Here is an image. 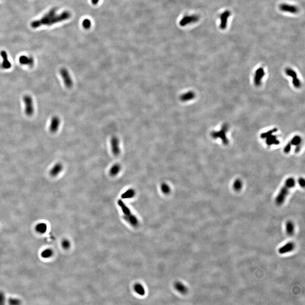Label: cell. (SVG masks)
I'll return each mask as SVG.
<instances>
[{
    "label": "cell",
    "mask_w": 305,
    "mask_h": 305,
    "mask_svg": "<svg viewBox=\"0 0 305 305\" xmlns=\"http://www.w3.org/2000/svg\"><path fill=\"white\" fill-rule=\"evenodd\" d=\"M70 17V13L68 11H64L61 13L58 14L55 9H52L41 18L33 21L31 23V26L33 29H36L43 25L50 26L66 21Z\"/></svg>",
    "instance_id": "6da1fadb"
},
{
    "label": "cell",
    "mask_w": 305,
    "mask_h": 305,
    "mask_svg": "<svg viewBox=\"0 0 305 305\" xmlns=\"http://www.w3.org/2000/svg\"><path fill=\"white\" fill-rule=\"evenodd\" d=\"M295 185V181L294 178L290 177L287 179L284 185L280 191L276 199V202L278 205L283 204L287 196L291 189L293 188Z\"/></svg>",
    "instance_id": "7a4b0ae2"
},
{
    "label": "cell",
    "mask_w": 305,
    "mask_h": 305,
    "mask_svg": "<svg viewBox=\"0 0 305 305\" xmlns=\"http://www.w3.org/2000/svg\"><path fill=\"white\" fill-rule=\"evenodd\" d=\"M118 203L122 210L125 219L132 226H137L138 225L137 219L131 213L130 210L127 207V205L121 200H118Z\"/></svg>",
    "instance_id": "3957f363"
},
{
    "label": "cell",
    "mask_w": 305,
    "mask_h": 305,
    "mask_svg": "<svg viewBox=\"0 0 305 305\" xmlns=\"http://www.w3.org/2000/svg\"><path fill=\"white\" fill-rule=\"evenodd\" d=\"M277 131L276 129H273L266 132L261 134V137L262 139H266V143L269 146L272 145H277L279 144V140L277 138L276 136L273 135V133Z\"/></svg>",
    "instance_id": "277c9868"
},
{
    "label": "cell",
    "mask_w": 305,
    "mask_h": 305,
    "mask_svg": "<svg viewBox=\"0 0 305 305\" xmlns=\"http://www.w3.org/2000/svg\"><path fill=\"white\" fill-rule=\"evenodd\" d=\"M228 130V126L225 124L222 126L221 130L218 131H215L211 133V136L213 138H220L222 143L225 145H228L229 141L227 137L226 133Z\"/></svg>",
    "instance_id": "5b68a950"
},
{
    "label": "cell",
    "mask_w": 305,
    "mask_h": 305,
    "mask_svg": "<svg viewBox=\"0 0 305 305\" xmlns=\"http://www.w3.org/2000/svg\"><path fill=\"white\" fill-rule=\"evenodd\" d=\"M59 73L65 86L69 88H72L73 85V81L68 71L65 68H62L59 70Z\"/></svg>",
    "instance_id": "8992f818"
},
{
    "label": "cell",
    "mask_w": 305,
    "mask_h": 305,
    "mask_svg": "<svg viewBox=\"0 0 305 305\" xmlns=\"http://www.w3.org/2000/svg\"><path fill=\"white\" fill-rule=\"evenodd\" d=\"M25 105V113L28 116H31L34 112V108L32 98L29 95H26L23 98Z\"/></svg>",
    "instance_id": "52a82bcc"
},
{
    "label": "cell",
    "mask_w": 305,
    "mask_h": 305,
    "mask_svg": "<svg viewBox=\"0 0 305 305\" xmlns=\"http://www.w3.org/2000/svg\"><path fill=\"white\" fill-rule=\"evenodd\" d=\"M285 72L287 76L292 78V83H293V86L296 88H300L301 86V82L297 77L296 72L294 70L290 68L286 69Z\"/></svg>",
    "instance_id": "ba28073f"
},
{
    "label": "cell",
    "mask_w": 305,
    "mask_h": 305,
    "mask_svg": "<svg viewBox=\"0 0 305 305\" xmlns=\"http://www.w3.org/2000/svg\"><path fill=\"white\" fill-rule=\"evenodd\" d=\"M265 76V72L262 67L258 68L255 72L254 76V83L255 86L259 87L261 84L262 79Z\"/></svg>",
    "instance_id": "9c48e42d"
},
{
    "label": "cell",
    "mask_w": 305,
    "mask_h": 305,
    "mask_svg": "<svg viewBox=\"0 0 305 305\" xmlns=\"http://www.w3.org/2000/svg\"><path fill=\"white\" fill-rule=\"evenodd\" d=\"M111 147V151L114 156H118L120 153V141L117 137H112L110 140Z\"/></svg>",
    "instance_id": "30bf717a"
},
{
    "label": "cell",
    "mask_w": 305,
    "mask_h": 305,
    "mask_svg": "<svg viewBox=\"0 0 305 305\" xmlns=\"http://www.w3.org/2000/svg\"><path fill=\"white\" fill-rule=\"evenodd\" d=\"M199 19V18L196 15H186L181 20L179 24L181 26H186L191 23L196 22Z\"/></svg>",
    "instance_id": "8fae6325"
},
{
    "label": "cell",
    "mask_w": 305,
    "mask_h": 305,
    "mask_svg": "<svg viewBox=\"0 0 305 305\" xmlns=\"http://www.w3.org/2000/svg\"><path fill=\"white\" fill-rule=\"evenodd\" d=\"M60 124V120L59 118L57 116H54L53 117L51 121L50 125V131L51 133H56L59 129Z\"/></svg>",
    "instance_id": "7c38bea8"
},
{
    "label": "cell",
    "mask_w": 305,
    "mask_h": 305,
    "mask_svg": "<svg viewBox=\"0 0 305 305\" xmlns=\"http://www.w3.org/2000/svg\"><path fill=\"white\" fill-rule=\"evenodd\" d=\"M230 12L228 10H226L222 13V14L220 15V27L222 30L225 29H226L227 25L228 20L229 16H230Z\"/></svg>",
    "instance_id": "4fadbf2b"
},
{
    "label": "cell",
    "mask_w": 305,
    "mask_h": 305,
    "mask_svg": "<svg viewBox=\"0 0 305 305\" xmlns=\"http://www.w3.org/2000/svg\"><path fill=\"white\" fill-rule=\"evenodd\" d=\"M295 245L293 242H289L280 248L278 252L280 254H284L291 252L295 249Z\"/></svg>",
    "instance_id": "5bb4252c"
},
{
    "label": "cell",
    "mask_w": 305,
    "mask_h": 305,
    "mask_svg": "<svg viewBox=\"0 0 305 305\" xmlns=\"http://www.w3.org/2000/svg\"><path fill=\"white\" fill-rule=\"evenodd\" d=\"M1 55L3 59L2 63L1 66L4 69H9L11 68L12 64L8 59V55L5 51L1 52Z\"/></svg>",
    "instance_id": "9a60e30c"
},
{
    "label": "cell",
    "mask_w": 305,
    "mask_h": 305,
    "mask_svg": "<svg viewBox=\"0 0 305 305\" xmlns=\"http://www.w3.org/2000/svg\"><path fill=\"white\" fill-rule=\"evenodd\" d=\"M280 9L284 12L292 14L296 13L298 12V9L296 6L285 3L281 4L280 6Z\"/></svg>",
    "instance_id": "2e32d148"
},
{
    "label": "cell",
    "mask_w": 305,
    "mask_h": 305,
    "mask_svg": "<svg viewBox=\"0 0 305 305\" xmlns=\"http://www.w3.org/2000/svg\"><path fill=\"white\" fill-rule=\"evenodd\" d=\"M19 62L22 65H27L32 67L34 64V59L33 57L21 56L19 59Z\"/></svg>",
    "instance_id": "e0dca14e"
},
{
    "label": "cell",
    "mask_w": 305,
    "mask_h": 305,
    "mask_svg": "<svg viewBox=\"0 0 305 305\" xmlns=\"http://www.w3.org/2000/svg\"><path fill=\"white\" fill-rule=\"evenodd\" d=\"M63 167L62 164L57 163L53 166L50 171V175L52 177H56L63 170Z\"/></svg>",
    "instance_id": "ac0fdd59"
},
{
    "label": "cell",
    "mask_w": 305,
    "mask_h": 305,
    "mask_svg": "<svg viewBox=\"0 0 305 305\" xmlns=\"http://www.w3.org/2000/svg\"><path fill=\"white\" fill-rule=\"evenodd\" d=\"M35 230L39 234H44L47 230V225L44 222L38 223L35 226Z\"/></svg>",
    "instance_id": "d6986e66"
},
{
    "label": "cell",
    "mask_w": 305,
    "mask_h": 305,
    "mask_svg": "<svg viewBox=\"0 0 305 305\" xmlns=\"http://www.w3.org/2000/svg\"><path fill=\"white\" fill-rule=\"evenodd\" d=\"M121 170V166L119 164H115L111 168L109 174L111 176H115L119 173Z\"/></svg>",
    "instance_id": "ffe728a7"
},
{
    "label": "cell",
    "mask_w": 305,
    "mask_h": 305,
    "mask_svg": "<svg viewBox=\"0 0 305 305\" xmlns=\"http://www.w3.org/2000/svg\"><path fill=\"white\" fill-rule=\"evenodd\" d=\"M135 195V191L132 189H130L125 191L123 194H122L121 197L122 198L129 199L133 198Z\"/></svg>",
    "instance_id": "44dd1931"
},
{
    "label": "cell",
    "mask_w": 305,
    "mask_h": 305,
    "mask_svg": "<svg viewBox=\"0 0 305 305\" xmlns=\"http://www.w3.org/2000/svg\"><path fill=\"white\" fill-rule=\"evenodd\" d=\"M294 225L292 221H288L286 224V231L287 234L290 236H292L294 233Z\"/></svg>",
    "instance_id": "7402d4cb"
},
{
    "label": "cell",
    "mask_w": 305,
    "mask_h": 305,
    "mask_svg": "<svg viewBox=\"0 0 305 305\" xmlns=\"http://www.w3.org/2000/svg\"><path fill=\"white\" fill-rule=\"evenodd\" d=\"M233 188L236 191H239L242 187V182L241 180L237 179L233 184Z\"/></svg>",
    "instance_id": "603a6c76"
},
{
    "label": "cell",
    "mask_w": 305,
    "mask_h": 305,
    "mask_svg": "<svg viewBox=\"0 0 305 305\" xmlns=\"http://www.w3.org/2000/svg\"><path fill=\"white\" fill-rule=\"evenodd\" d=\"M289 142L292 146H296L300 145L301 142V137L300 136L297 135V136H295Z\"/></svg>",
    "instance_id": "cb8c5ba5"
},
{
    "label": "cell",
    "mask_w": 305,
    "mask_h": 305,
    "mask_svg": "<svg viewBox=\"0 0 305 305\" xmlns=\"http://www.w3.org/2000/svg\"><path fill=\"white\" fill-rule=\"evenodd\" d=\"M53 255L52 250L49 249L44 250L41 253V256L43 258H47L51 257Z\"/></svg>",
    "instance_id": "d4e9b609"
},
{
    "label": "cell",
    "mask_w": 305,
    "mask_h": 305,
    "mask_svg": "<svg viewBox=\"0 0 305 305\" xmlns=\"http://www.w3.org/2000/svg\"><path fill=\"white\" fill-rule=\"evenodd\" d=\"M134 289L136 292L141 295H143L145 294V290H144V288L141 285L137 284L135 286Z\"/></svg>",
    "instance_id": "484cf974"
},
{
    "label": "cell",
    "mask_w": 305,
    "mask_h": 305,
    "mask_svg": "<svg viewBox=\"0 0 305 305\" xmlns=\"http://www.w3.org/2000/svg\"><path fill=\"white\" fill-rule=\"evenodd\" d=\"M175 287L178 291H179L181 293H185L187 292V288L183 284L179 282H178L176 284Z\"/></svg>",
    "instance_id": "4316f807"
},
{
    "label": "cell",
    "mask_w": 305,
    "mask_h": 305,
    "mask_svg": "<svg viewBox=\"0 0 305 305\" xmlns=\"http://www.w3.org/2000/svg\"><path fill=\"white\" fill-rule=\"evenodd\" d=\"M8 303L10 305H19L21 304V301L18 298H10L8 300Z\"/></svg>",
    "instance_id": "83f0119b"
},
{
    "label": "cell",
    "mask_w": 305,
    "mask_h": 305,
    "mask_svg": "<svg viewBox=\"0 0 305 305\" xmlns=\"http://www.w3.org/2000/svg\"><path fill=\"white\" fill-rule=\"evenodd\" d=\"M6 301V295L3 291H0V305L5 304Z\"/></svg>",
    "instance_id": "f1b7e54d"
},
{
    "label": "cell",
    "mask_w": 305,
    "mask_h": 305,
    "mask_svg": "<svg viewBox=\"0 0 305 305\" xmlns=\"http://www.w3.org/2000/svg\"><path fill=\"white\" fill-rule=\"evenodd\" d=\"M161 190L164 193L167 194L169 192L170 189L169 187L167 184H163L161 186Z\"/></svg>",
    "instance_id": "f546056e"
},
{
    "label": "cell",
    "mask_w": 305,
    "mask_h": 305,
    "mask_svg": "<svg viewBox=\"0 0 305 305\" xmlns=\"http://www.w3.org/2000/svg\"><path fill=\"white\" fill-rule=\"evenodd\" d=\"M291 147H292V146H291L290 143H289H289L286 145L285 148H284V152L285 153H289V152H290V150H291Z\"/></svg>",
    "instance_id": "4dcf8cb0"
},
{
    "label": "cell",
    "mask_w": 305,
    "mask_h": 305,
    "mask_svg": "<svg viewBox=\"0 0 305 305\" xmlns=\"http://www.w3.org/2000/svg\"><path fill=\"white\" fill-rule=\"evenodd\" d=\"M298 183L300 187H305V180L304 179L302 178H300L298 180Z\"/></svg>",
    "instance_id": "1f68e13d"
},
{
    "label": "cell",
    "mask_w": 305,
    "mask_h": 305,
    "mask_svg": "<svg viewBox=\"0 0 305 305\" xmlns=\"http://www.w3.org/2000/svg\"><path fill=\"white\" fill-rule=\"evenodd\" d=\"M83 26H84V28H89L90 25H91L90 21L88 20H84L83 23Z\"/></svg>",
    "instance_id": "d6a6232c"
},
{
    "label": "cell",
    "mask_w": 305,
    "mask_h": 305,
    "mask_svg": "<svg viewBox=\"0 0 305 305\" xmlns=\"http://www.w3.org/2000/svg\"><path fill=\"white\" fill-rule=\"evenodd\" d=\"M62 246H63V247L64 248H68L70 247V243L68 241L65 240V241H63V243H62Z\"/></svg>",
    "instance_id": "836d02e7"
},
{
    "label": "cell",
    "mask_w": 305,
    "mask_h": 305,
    "mask_svg": "<svg viewBox=\"0 0 305 305\" xmlns=\"http://www.w3.org/2000/svg\"><path fill=\"white\" fill-rule=\"evenodd\" d=\"M98 1L99 0H92V3H93L94 4H96Z\"/></svg>",
    "instance_id": "e575fe53"
}]
</instances>
